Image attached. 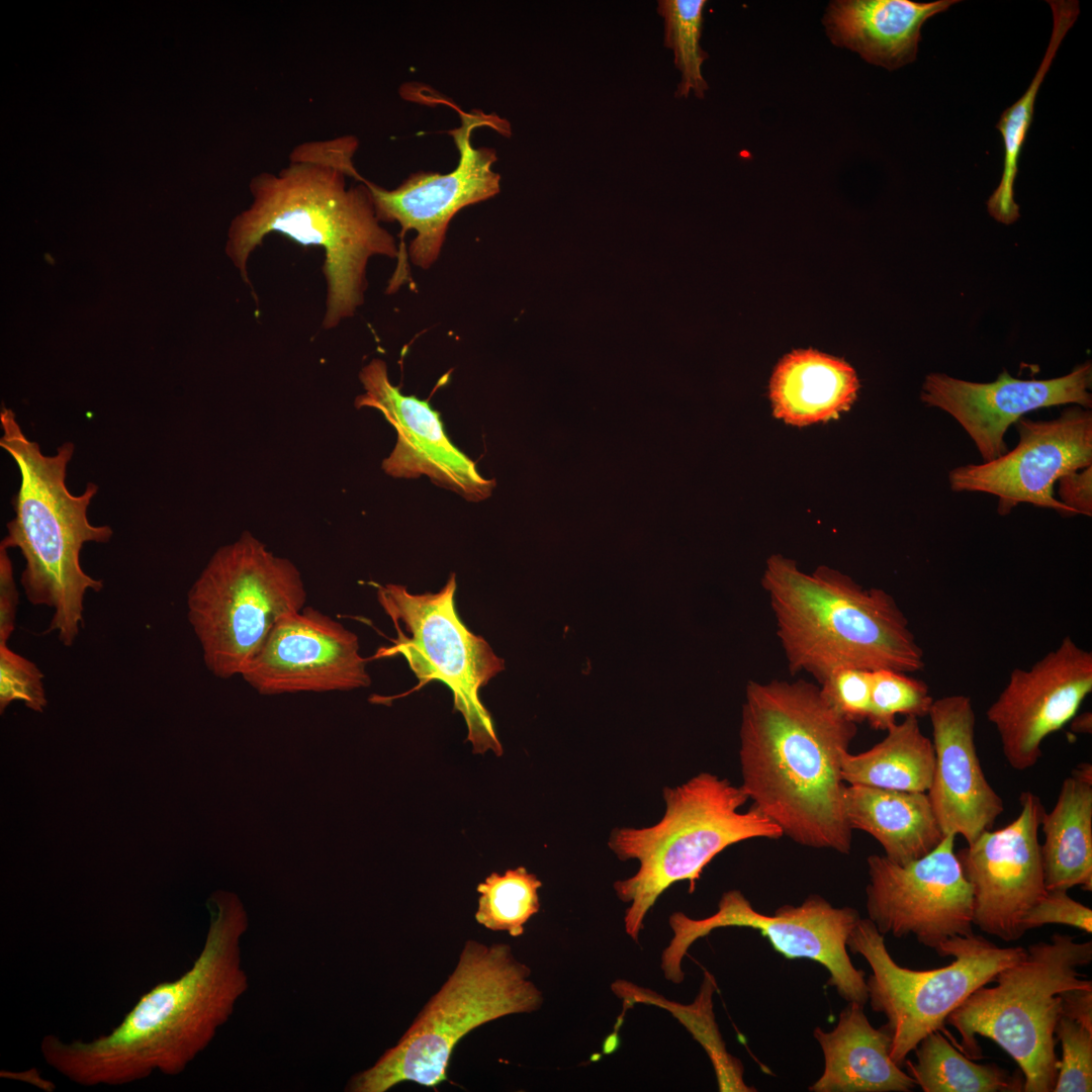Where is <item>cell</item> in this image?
<instances>
[{"label":"cell","instance_id":"cell-1","mask_svg":"<svg viewBox=\"0 0 1092 1092\" xmlns=\"http://www.w3.org/2000/svg\"><path fill=\"white\" fill-rule=\"evenodd\" d=\"M209 924L192 966L144 993L108 1033L65 1041L49 1034L40 1042L46 1063L82 1086H121L154 1073L176 1076L214 1039L249 988L242 939L249 917L237 894L212 893Z\"/></svg>","mask_w":1092,"mask_h":1092},{"label":"cell","instance_id":"cell-2","mask_svg":"<svg viewBox=\"0 0 1092 1092\" xmlns=\"http://www.w3.org/2000/svg\"><path fill=\"white\" fill-rule=\"evenodd\" d=\"M857 724L818 685L750 681L740 727L741 788L752 806L796 843L847 854L852 829L843 809V755Z\"/></svg>","mask_w":1092,"mask_h":1092},{"label":"cell","instance_id":"cell-3","mask_svg":"<svg viewBox=\"0 0 1092 1092\" xmlns=\"http://www.w3.org/2000/svg\"><path fill=\"white\" fill-rule=\"evenodd\" d=\"M347 178L337 168L295 160L276 173L255 175L249 184L252 202L232 220L225 246L249 285L250 256L269 234L323 248L326 330L354 315L363 304L369 260L399 256L394 237L376 216L366 180L347 186Z\"/></svg>","mask_w":1092,"mask_h":1092},{"label":"cell","instance_id":"cell-4","mask_svg":"<svg viewBox=\"0 0 1092 1092\" xmlns=\"http://www.w3.org/2000/svg\"><path fill=\"white\" fill-rule=\"evenodd\" d=\"M761 586L792 675L804 671L820 684L846 667L909 673L925 666L908 619L884 589L828 566L806 573L781 554L767 559Z\"/></svg>","mask_w":1092,"mask_h":1092},{"label":"cell","instance_id":"cell-5","mask_svg":"<svg viewBox=\"0 0 1092 1092\" xmlns=\"http://www.w3.org/2000/svg\"><path fill=\"white\" fill-rule=\"evenodd\" d=\"M0 425V446L20 472V486L11 500L15 517L7 523L1 545L20 551L25 560L20 582L27 601L52 610L48 631L71 647L84 626L86 593L103 588L102 580L82 569L80 552L86 543L108 542L113 531L88 520V507L98 491L95 483L89 482L78 495L66 485L73 443L48 456L24 435L12 410L2 407Z\"/></svg>","mask_w":1092,"mask_h":1092},{"label":"cell","instance_id":"cell-6","mask_svg":"<svg viewBox=\"0 0 1092 1092\" xmlns=\"http://www.w3.org/2000/svg\"><path fill=\"white\" fill-rule=\"evenodd\" d=\"M665 812L648 827H617L608 845L623 861L635 859L637 872L614 883L617 897L629 904L625 930L636 942L643 921L658 897L679 881L696 888L703 870L725 848L751 838L778 839L781 828L748 801L741 787L711 772H700L662 791Z\"/></svg>","mask_w":1092,"mask_h":1092},{"label":"cell","instance_id":"cell-7","mask_svg":"<svg viewBox=\"0 0 1092 1092\" xmlns=\"http://www.w3.org/2000/svg\"><path fill=\"white\" fill-rule=\"evenodd\" d=\"M1092 961V942L1054 933L1030 944L1025 956L1000 971L993 987L974 991L946 1023L961 1035V1051L980 1059L978 1035L995 1041L1019 1066L1024 1092H1052L1057 1078L1055 1028L1060 994L1092 987L1078 969Z\"/></svg>","mask_w":1092,"mask_h":1092},{"label":"cell","instance_id":"cell-8","mask_svg":"<svg viewBox=\"0 0 1092 1092\" xmlns=\"http://www.w3.org/2000/svg\"><path fill=\"white\" fill-rule=\"evenodd\" d=\"M530 970L507 944L467 941L458 964L399 1041L369 1069L356 1074L351 1092H385L401 1082L435 1087L446 1080L457 1041L473 1028L543 1001Z\"/></svg>","mask_w":1092,"mask_h":1092},{"label":"cell","instance_id":"cell-9","mask_svg":"<svg viewBox=\"0 0 1092 1092\" xmlns=\"http://www.w3.org/2000/svg\"><path fill=\"white\" fill-rule=\"evenodd\" d=\"M298 568L250 532L217 549L187 594V618L207 669L241 675L276 622L305 607Z\"/></svg>","mask_w":1092,"mask_h":1092},{"label":"cell","instance_id":"cell-10","mask_svg":"<svg viewBox=\"0 0 1092 1092\" xmlns=\"http://www.w3.org/2000/svg\"><path fill=\"white\" fill-rule=\"evenodd\" d=\"M846 946L871 966L866 980L872 1009L887 1017L891 1058L905 1065L923 1037L944 1030L948 1015L974 991L995 980L1003 969L1021 960L1026 948L999 947L986 937L949 938L939 951L953 961L938 969L916 971L899 966L890 956L884 935L869 918H859ZM945 1031V1030H944Z\"/></svg>","mask_w":1092,"mask_h":1092},{"label":"cell","instance_id":"cell-11","mask_svg":"<svg viewBox=\"0 0 1092 1092\" xmlns=\"http://www.w3.org/2000/svg\"><path fill=\"white\" fill-rule=\"evenodd\" d=\"M456 576L450 575L437 593L412 594L406 586H377V600L392 621L397 636L375 658L401 655L419 680L414 691L436 680L453 694L454 711L462 714L467 740L474 753L492 750L502 755L492 718L479 699V690L504 670V660L473 634L455 609ZM406 693L405 695H407Z\"/></svg>","mask_w":1092,"mask_h":1092},{"label":"cell","instance_id":"cell-12","mask_svg":"<svg viewBox=\"0 0 1092 1092\" xmlns=\"http://www.w3.org/2000/svg\"><path fill=\"white\" fill-rule=\"evenodd\" d=\"M860 918L851 907H834L823 897L812 894L798 905H784L766 915L756 911L738 890L722 894L718 910L703 919H693L682 912L669 917L673 931L662 951L664 977L674 984L682 982L681 961L699 938L719 927H749L767 938L774 949L786 959L812 960L829 973L828 986L835 988L847 1002L866 1005V973L856 969L847 952L846 940Z\"/></svg>","mask_w":1092,"mask_h":1092},{"label":"cell","instance_id":"cell-13","mask_svg":"<svg viewBox=\"0 0 1092 1092\" xmlns=\"http://www.w3.org/2000/svg\"><path fill=\"white\" fill-rule=\"evenodd\" d=\"M489 125L510 134V125L480 110L460 113V126L450 131L459 152L456 168L447 173L418 172L394 189H385L366 180L376 216L380 222L400 225L397 268L387 286L395 292L408 279L403 237L410 230L416 237L408 254L414 265L430 268L438 259L450 220L462 208L493 197L500 191V175L492 166L497 157L493 149L475 148L472 131Z\"/></svg>","mask_w":1092,"mask_h":1092},{"label":"cell","instance_id":"cell-14","mask_svg":"<svg viewBox=\"0 0 1092 1092\" xmlns=\"http://www.w3.org/2000/svg\"><path fill=\"white\" fill-rule=\"evenodd\" d=\"M954 838L945 835L930 852L906 864L885 855L867 858L868 918L881 934L913 935L939 953L949 938L974 933L973 892Z\"/></svg>","mask_w":1092,"mask_h":1092},{"label":"cell","instance_id":"cell-15","mask_svg":"<svg viewBox=\"0 0 1092 1092\" xmlns=\"http://www.w3.org/2000/svg\"><path fill=\"white\" fill-rule=\"evenodd\" d=\"M1017 446L981 464H967L948 473L956 492H985L998 498L997 512L1008 515L1019 504L1076 514L1054 495V485L1073 471L1092 465V413L1073 406L1053 420L1020 418Z\"/></svg>","mask_w":1092,"mask_h":1092},{"label":"cell","instance_id":"cell-16","mask_svg":"<svg viewBox=\"0 0 1092 1092\" xmlns=\"http://www.w3.org/2000/svg\"><path fill=\"white\" fill-rule=\"evenodd\" d=\"M1019 803L1012 822L956 852L973 892L974 926L1004 941L1024 935L1022 920L1046 891L1038 841L1045 810L1031 792L1021 793Z\"/></svg>","mask_w":1092,"mask_h":1092},{"label":"cell","instance_id":"cell-17","mask_svg":"<svg viewBox=\"0 0 1092 1092\" xmlns=\"http://www.w3.org/2000/svg\"><path fill=\"white\" fill-rule=\"evenodd\" d=\"M1091 692L1092 653L1070 637L1028 669H1013L987 710L1008 764L1020 771L1035 765L1043 740L1077 715Z\"/></svg>","mask_w":1092,"mask_h":1092},{"label":"cell","instance_id":"cell-18","mask_svg":"<svg viewBox=\"0 0 1092 1092\" xmlns=\"http://www.w3.org/2000/svg\"><path fill=\"white\" fill-rule=\"evenodd\" d=\"M358 637L309 606L282 616L241 676L261 695L350 691L371 677Z\"/></svg>","mask_w":1092,"mask_h":1092},{"label":"cell","instance_id":"cell-19","mask_svg":"<svg viewBox=\"0 0 1092 1092\" xmlns=\"http://www.w3.org/2000/svg\"><path fill=\"white\" fill-rule=\"evenodd\" d=\"M359 379L364 392L356 397L355 406L379 411L397 434L393 450L382 462L386 474L395 478L425 475L469 502L491 495L495 480L483 477L476 463L455 447L429 401L405 395L390 382L383 360L372 359L361 369Z\"/></svg>","mask_w":1092,"mask_h":1092},{"label":"cell","instance_id":"cell-20","mask_svg":"<svg viewBox=\"0 0 1092 1092\" xmlns=\"http://www.w3.org/2000/svg\"><path fill=\"white\" fill-rule=\"evenodd\" d=\"M1091 384L1090 362L1065 376L1040 380L1014 378L1003 371L993 382L978 383L935 372L925 377L921 400L950 415L988 462L1007 452L1005 434L1023 415L1067 403L1090 410Z\"/></svg>","mask_w":1092,"mask_h":1092},{"label":"cell","instance_id":"cell-21","mask_svg":"<svg viewBox=\"0 0 1092 1092\" xmlns=\"http://www.w3.org/2000/svg\"><path fill=\"white\" fill-rule=\"evenodd\" d=\"M928 716L934 767L926 794L942 834L962 835L970 843L1004 810L977 753L972 701L965 695L936 699Z\"/></svg>","mask_w":1092,"mask_h":1092},{"label":"cell","instance_id":"cell-22","mask_svg":"<svg viewBox=\"0 0 1092 1092\" xmlns=\"http://www.w3.org/2000/svg\"><path fill=\"white\" fill-rule=\"evenodd\" d=\"M958 0H836L823 24L830 40L890 71L915 61L921 27Z\"/></svg>","mask_w":1092,"mask_h":1092},{"label":"cell","instance_id":"cell-23","mask_svg":"<svg viewBox=\"0 0 1092 1092\" xmlns=\"http://www.w3.org/2000/svg\"><path fill=\"white\" fill-rule=\"evenodd\" d=\"M863 1007L848 1002L832 1030L814 1029L824 1055V1070L810 1091L909 1092L916 1086L891 1058L889 1032L884 1026L876 1029Z\"/></svg>","mask_w":1092,"mask_h":1092},{"label":"cell","instance_id":"cell-24","mask_svg":"<svg viewBox=\"0 0 1092 1092\" xmlns=\"http://www.w3.org/2000/svg\"><path fill=\"white\" fill-rule=\"evenodd\" d=\"M843 809L849 827L872 835L899 864L927 854L944 837L925 792L845 785Z\"/></svg>","mask_w":1092,"mask_h":1092},{"label":"cell","instance_id":"cell-25","mask_svg":"<svg viewBox=\"0 0 1092 1092\" xmlns=\"http://www.w3.org/2000/svg\"><path fill=\"white\" fill-rule=\"evenodd\" d=\"M858 386L855 371L843 360L799 350L778 364L769 396L776 418L801 427L836 419L849 410Z\"/></svg>","mask_w":1092,"mask_h":1092},{"label":"cell","instance_id":"cell-26","mask_svg":"<svg viewBox=\"0 0 1092 1092\" xmlns=\"http://www.w3.org/2000/svg\"><path fill=\"white\" fill-rule=\"evenodd\" d=\"M1040 827V854L1046 890L1079 886L1092 891V765L1079 763L1062 784Z\"/></svg>","mask_w":1092,"mask_h":1092},{"label":"cell","instance_id":"cell-27","mask_svg":"<svg viewBox=\"0 0 1092 1092\" xmlns=\"http://www.w3.org/2000/svg\"><path fill=\"white\" fill-rule=\"evenodd\" d=\"M885 738L867 751L842 758L841 776L848 785L888 790L927 792L933 774L932 741L920 728L918 718L906 716L893 724Z\"/></svg>","mask_w":1092,"mask_h":1092},{"label":"cell","instance_id":"cell-28","mask_svg":"<svg viewBox=\"0 0 1092 1092\" xmlns=\"http://www.w3.org/2000/svg\"><path fill=\"white\" fill-rule=\"evenodd\" d=\"M1048 3L1053 13V31L1044 57L1027 90L1002 113L996 124L1003 139L1004 163L1000 183L990 196L987 206L994 218L1006 224L1014 222L1019 216L1013 187L1020 152L1033 119L1037 92L1062 40L1080 13L1079 2L1076 0H1050Z\"/></svg>","mask_w":1092,"mask_h":1092},{"label":"cell","instance_id":"cell-29","mask_svg":"<svg viewBox=\"0 0 1092 1092\" xmlns=\"http://www.w3.org/2000/svg\"><path fill=\"white\" fill-rule=\"evenodd\" d=\"M916 1062L906 1060L909 1075L924 1092H1021L1023 1078L996 1064H977L940 1031H932L916 1049Z\"/></svg>","mask_w":1092,"mask_h":1092},{"label":"cell","instance_id":"cell-30","mask_svg":"<svg viewBox=\"0 0 1092 1092\" xmlns=\"http://www.w3.org/2000/svg\"><path fill=\"white\" fill-rule=\"evenodd\" d=\"M541 881L523 868L492 873L477 886L480 894L476 921L491 930H506L512 936L524 932V924L540 908Z\"/></svg>","mask_w":1092,"mask_h":1092},{"label":"cell","instance_id":"cell-31","mask_svg":"<svg viewBox=\"0 0 1092 1092\" xmlns=\"http://www.w3.org/2000/svg\"><path fill=\"white\" fill-rule=\"evenodd\" d=\"M657 12L663 18V44L672 50L674 65L681 79L675 96L688 97L693 91L704 98L709 86L702 75V65L708 54L700 44L703 29L705 0H659Z\"/></svg>","mask_w":1092,"mask_h":1092},{"label":"cell","instance_id":"cell-32","mask_svg":"<svg viewBox=\"0 0 1092 1092\" xmlns=\"http://www.w3.org/2000/svg\"><path fill=\"white\" fill-rule=\"evenodd\" d=\"M933 701L924 681L893 669L873 670L867 721L873 729L887 731L897 715L928 716Z\"/></svg>","mask_w":1092,"mask_h":1092},{"label":"cell","instance_id":"cell-33","mask_svg":"<svg viewBox=\"0 0 1092 1092\" xmlns=\"http://www.w3.org/2000/svg\"><path fill=\"white\" fill-rule=\"evenodd\" d=\"M714 987V978L706 974L697 1000L692 1005L678 1006L677 1013L685 1015V1018L678 1017V1019L691 1030L710 1056L720 1091H755L753 1087L744 1083L743 1067L740 1061L725 1050L714 1020L711 1000Z\"/></svg>","mask_w":1092,"mask_h":1092},{"label":"cell","instance_id":"cell-34","mask_svg":"<svg viewBox=\"0 0 1092 1092\" xmlns=\"http://www.w3.org/2000/svg\"><path fill=\"white\" fill-rule=\"evenodd\" d=\"M1062 1058L1057 1061L1054 1092L1092 1091V1030L1061 1016L1055 1028Z\"/></svg>","mask_w":1092,"mask_h":1092},{"label":"cell","instance_id":"cell-35","mask_svg":"<svg viewBox=\"0 0 1092 1092\" xmlns=\"http://www.w3.org/2000/svg\"><path fill=\"white\" fill-rule=\"evenodd\" d=\"M43 674L30 660L0 644V713L14 701H21L41 713L48 701L42 682Z\"/></svg>","mask_w":1092,"mask_h":1092},{"label":"cell","instance_id":"cell-36","mask_svg":"<svg viewBox=\"0 0 1092 1092\" xmlns=\"http://www.w3.org/2000/svg\"><path fill=\"white\" fill-rule=\"evenodd\" d=\"M823 697L844 718L858 724L867 720L872 692V671L840 668L818 684Z\"/></svg>","mask_w":1092,"mask_h":1092},{"label":"cell","instance_id":"cell-37","mask_svg":"<svg viewBox=\"0 0 1092 1092\" xmlns=\"http://www.w3.org/2000/svg\"><path fill=\"white\" fill-rule=\"evenodd\" d=\"M1068 890H1046L1043 896L1028 910L1022 920V928L1041 927L1045 924H1064L1090 934L1092 932V910L1071 898Z\"/></svg>","mask_w":1092,"mask_h":1092},{"label":"cell","instance_id":"cell-38","mask_svg":"<svg viewBox=\"0 0 1092 1092\" xmlns=\"http://www.w3.org/2000/svg\"><path fill=\"white\" fill-rule=\"evenodd\" d=\"M357 148L358 140L353 135H343L328 141L305 142L291 151L289 160L308 161L331 166L343 171L349 178L361 182L364 178L358 173L353 162Z\"/></svg>","mask_w":1092,"mask_h":1092},{"label":"cell","instance_id":"cell-39","mask_svg":"<svg viewBox=\"0 0 1092 1092\" xmlns=\"http://www.w3.org/2000/svg\"><path fill=\"white\" fill-rule=\"evenodd\" d=\"M8 548L0 544V644L7 641L15 628L18 592Z\"/></svg>","mask_w":1092,"mask_h":1092},{"label":"cell","instance_id":"cell-40","mask_svg":"<svg viewBox=\"0 0 1092 1092\" xmlns=\"http://www.w3.org/2000/svg\"><path fill=\"white\" fill-rule=\"evenodd\" d=\"M1060 502L1076 515L1092 516V465L1070 472L1059 480Z\"/></svg>","mask_w":1092,"mask_h":1092},{"label":"cell","instance_id":"cell-41","mask_svg":"<svg viewBox=\"0 0 1092 1092\" xmlns=\"http://www.w3.org/2000/svg\"><path fill=\"white\" fill-rule=\"evenodd\" d=\"M1061 1016L1092 1030V987L1075 988L1060 994Z\"/></svg>","mask_w":1092,"mask_h":1092},{"label":"cell","instance_id":"cell-42","mask_svg":"<svg viewBox=\"0 0 1092 1092\" xmlns=\"http://www.w3.org/2000/svg\"><path fill=\"white\" fill-rule=\"evenodd\" d=\"M1070 722H1071V729H1072L1073 732L1085 733V734L1091 733V730H1092V716H1091L1090 712L1089 713H1083V714H1080L1078 716L1075 715L1074 718Z\"/></svg>","mask_w":1092,"mask_h":1092}]
</instances>
